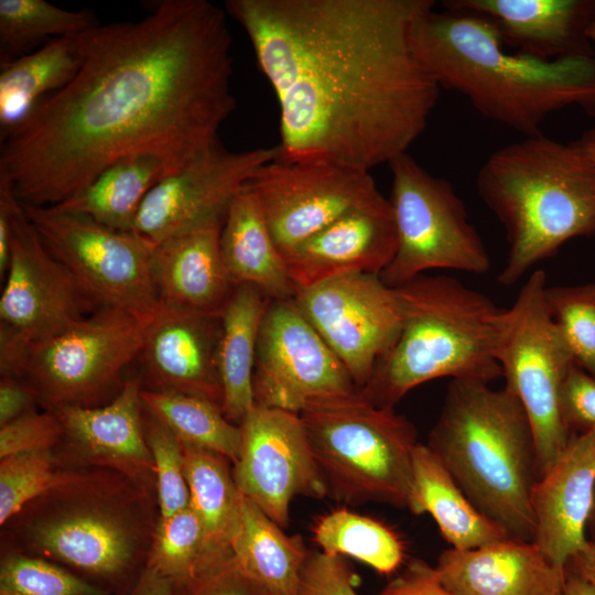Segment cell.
I'll return each mask as SVG.
<instances>
[{
    "mask_svg": "<svg viewBox=\"0 0 595 595\" xmlns=\"http://www.w3.org/2000/svg\"><path fill=\"white\" fill-rule=\"evenodd\" d=\"M227 15L160 0L78 34L79 72L1 142L0 180L23 204L56 206L122 158L155 155L171 175L206 153L236 108Z\"/></svg>",
    "mask_w": 595,
    "mask_h": 595,
    "instance_id": "obj_1",
    "label": "cell"
},
{
    "mask_svg": "<svg viewBox=\"0 0 595 595\" xmlns=\"http://www.w3.org/2000/svg\"><path fill=\"white\" fill-rule=\"evenodd\" d=\"M433 0H227L280 112L278 160L370 171L423 133L440 86L411 45Z\"/></svg>",
    "mask_w": 595,
    "mask_h": 595,
    "instance_id": "obj_2",
    "label": "cell"
},
{
    "mask_svg": "<svg viewBox=\"0 0 595 595\" xmlns=\"http://www.w3.org/2000/svg\"><path fill=\"white\" fill-rule=\"evenodd\" d=\"M442 3V11L434 4L420 13L411 30L412 50L440 88L524 137L570 106L595 117V55L543 61L508 53L489 18Z\"/></svg>",
    "mask_w": 595,
    "mask_h": 595,
    "instance_id": "obj_3",
    "label": "cell"
},
{
    "mask_svg": "<svg viewBox=\"0 0 595 595\" xmlns=\"http://www.w3.org/2000/svg\"><path fill=\"white\" fill-rule=\"evenodd\" d=\"M156 497L108 468L75 477L25 505L2 526L4 549L66 567L111 595L147 566L159 520Z\"/></svg>",
    "mask_w": 595,
    "mask_h": 595,
    "instance_id": "obj_4",
    "label": "cell"
},
{
    "mask_svg": "<svg viewBox=\"0 0 595 595\" xmlns=\"http://www.w3.org/2000/svg\"><path fill=\"white\" fill-rule=\"evenodd\" d=\"M426 445L479 511L510 537L534 541L539 459L530 420L515 394L452 379Z\"/></svg>",
    "mask_w": 595,
    "mask_h": 595,
    "instance_id": "obj_5",
    "label": "cell"
},
{
    "mask_svg": "<svg viewBox=\"0 0 595 595\" xmlns=\"http://www.w3.org/2000/svg\"><path fill=\"white\" fill-rule=\"evenodd\" d=\"M476 190L508 242L500 284H516L570 239L595 236V166L573 145L542 133L494 151Z\"/></svg>",
    "mask_w": 595,
    "mask_h": 595,
    "instance_id": "obj_6",
    "label": "cell"
},
{
    "mask_svg": "<svg viewBox=\"0 0 595 595\" xmlns=\"http://www.w3.org/2000/svg\"><path fill=\"white\" fill-rule=\"evenodd\" d=\"M401 328L359 391L378 407H394L410 390L437 378L487 383L502 377L495 356L499 309L456 278L421 274L394 288Z\"/></svg>",
    "mask_w": 595,
    "mask_h": 595,
    "instance_id": "obj_7",
    "label": "cell"
},
{
    "mask_svg": "<svg viewBox=\"0 0 595 595\" xmlns=\"http://www.w3.org/2000/svg\"><path fill=\"white\" fill-rule=\"evenodd\" d=\"M299 415L327 496L350 506L408 508L419 442L394 407H378L358 390L312 402Z\"/></svg>",
    "mask_w": 595,
    "mask_h": 595,
    "instance_id": "obj_8",
    "label": "cell"
},
{
    "mask_svg": "<svg viewBox=\"0 0 595 595\" xmlns=\"http://www.w3.org/2000/svg\"><path fill=\"white\" fill-rule=\"evenodd\" d=\"M547 274L534 270L495 321V356L505 388L522 404L533 430L540 477L572 436L561 413V389L574 363L545 299Z\"/></svg>",
    "mask_w": 595,
    "mask_h": 595,
    "instance_id": "obj_9",
    "label": "cell"
},
{
    "mask_svg": "<svg viewBox=\"0 0 595 595\" xmlns=\"http://www.w3.org/2000/svg\"><path fill=\"white\" fill-rule=\"evenodd\" d=\"M144 323L113 307L98 306L63 331L23 348L10 372L35 392L45 410L98 407L122 371L138 359Z\"/></svg>",
    "mask_w": 595,
    "mask_h": 595,
    "instance_id": "obj_10",
    "label": "cell"
},
{
    "mask_svg": "<svg viewBox=\"0 0 595 595\" xmlns=\"http://www.w3.org/2000/svg\"><path fill=\"white\" fill-rule=\"evenodd\" d=\"M388 165L397 249L379 274L382 282L398 288L431 269L488 272L486 246L451 182L429 173L408 152Z\"/></svg>",
    "mask_w": 595,
    "mask_h": 595,
    "instance_id": "obj_11",
    "label": "cell"
},
{
    "mask_svg": "<svg viewBox=\"0 0 595 595\" xmlns=\"http://www.w3.org/2000/svg\"><path fill=\"white\" fill-rule=\"evenodd\" d=\"M22 206L44 246L94 304L150 320L160 306L151 273L153 242L58 206Z\"/></svg>",
    "mask_w": 595,
    "mask_h": 595,
    "instance_id": "obj_12",
    "label": "cell"
},
{
    "mask_svg": "<svg viewBox=\"0 0 595 595\" xmlns=\"http://www.w3.org/2000/svg\"><path fill=\"white\" fill-rule=\"evenodd\" d=\"M0 206L10 223V262L0 298V371L28 345L50 337L95 309L67 269L47 250L9 184Z\"/></svg>",
    "mask_w": 595,
    "mask_h": 595,
    "instance_id": "obj_13",
    "label": "cell"
},
{
    "mask_svg": "<svg viewBox=\"0 0 595 595\" xmlns=\"http://www.w3.org/2000/svg\"><path fill=\"white\" fill-rule=\"evenodd\" d=\"M252 389L256 405L298 414L312 402L358 391L293 298L270 301L266 310Z\"/></svg>",
    "mask_w": 595,
    "mask_h": 595,
    "instance_id": "obj_14",
    "label": "cell"
},
{
    "mask_svg": "<svg viewBox=\"0 0 595 595\" xmlns=\"http://www.w3.org/2000/svg\"><path fill=\"white\" fill-rule=\"evenodd\" d=\"M283 256L381 194L370 171L325 161H270L247 182Z\"/></svg>",
    "mask_w": 595,
    "mask_h": 595,
    "instance_id": "obj_15",
    "label": "cell"
},
{
    "mask_svg": "<svg viewBox=\"0 0 595 595\" xmlns=\"http://www.w3.org/2000/svg\"><path fill=\"white\" fill-rule=\"evenodd\" d=\"M293 300L343 363L357 389L364 388L378 360L399 336L397 290L378 274L359 273L296 289Z\"/></svg>",
    "mask_w": 595,
    "mask_h": 595,
    "instance_id": "obj_16",
    "label": "cell"
},
{
    "mask_svg": "<svg viewBox=\"0 0 595 595\" xmlns=\"http://www.w3.org/2000/svg\"><path fill=\"white\" fill-rule=\"evenodd\" d=\"M240 454L232 465L238 490L282 529L294 497L327 496L300 415L253 405L239 424Z\"/></svg>",
    "mask_w": 595,
    "mask_h": 595,
    "instance_id": "obj_17",
    "label": "cell"
},
{
    "mask_svg": "<svg viewBox=\"0 0 595 595\" xmlns=\"http://www.w3.org/2000/svg\"><path fill=\"white\" fill-rule=\"evenodd\" d=\"M277 158V145L231 151L217 142L149 192L133 232L155 245L210 217L225 215L255 172Z\"/></svg>",
    "mask_w": 595,
    "mask_h": 595,
    "instance_id": "obj_18",
    "label": "cell"
},
{
    "mask_svg": "<svg viewBox=\"0 0 595 595\" xmlns=\"http://www.w3.org/2000/svg\"><path fill=\"white\" fill-rule=\"evenodd\" d=\"M140 378L123 381L106 404L52 409L64 430L57 447L75 467H101L127 476L156 497L154 464L143 426Z\"/></svg>",
    "mask_w": 595,
    "mask_h": 595,
    "instance_id": "obj_19",
    "label": "cell"
},
{
    "mask_svg": "<svg viewBox=\"0 0 595 595\" xmlns=\"http://www.w3.org/2000/svg\"><path fill=\"white\" fill-rule=\"evenodd\" d=\"M220 331L219 314L160 303L144 323L138 357L147 383L143 389L197 396L221 408Z\"/></svg>",
    "mask_w": 595,
    "mask_h": 595,
    "instance_id": "obj_20",
    "label": "cell"
},
{
    "mask_svg": "<svg viewBox=\"0 0 595 595\" xmlns=\"http://www.w3.org/2000/svg\"><path fill=\"white\" fill-rule=\"evenodd\" d=\"M397 249L389 198L379 194L283 255L296 289L351 274H380Z\"/></svg>",
    "mask_w": 595,
    "mask_h": 595,
    "instance_id": "obj_21",
    "label": "cell"
},
{
    "mask_svg": "<svg viewBox=\"0 0 595 595\" xmlns=\"http://www.w3.org/2000/svg\"><path fill=\"white\" fill-rule=\"evenodd\" d=\"M594 491L595 430L572 435L533 488V542L559 567L587 541Z\"/></svg>",
    "mask_w": 595,
    "mask_h": 595,
    "instance_id": "obj_22",
    "label": "cell"
},
{
    "mask_svg": "<svg viewBox=\"0 0 595 595\" xmlns=\"http://www.w3.org/2000/svg\"><path fill=\"white\" fill-rule=\"evenodd\" d=\"M455 595H561L565 569L531 541L508 537L468 550L450 548L435 565Z\"/></svg>",
    "mask_w": 595,
    "mask_h": 595,
    "instance_id": "obj_23",
    "label": "cell"
},
{
    "mask_svg": "<svg viewBox=\"0 0 595 595\" xmlns=\"http://www.w3.org/2000/svg\"><path fill=\"white\" fill-rule=\"evenodd\" d=\"M489 18L505 46L543 61L592 56L587 30L595 0H447Z\"/></svg>",
    "mask_w": 595,
    "mask_h": 595,
    "instance_id": "obj_24",
    "label": "cell"
},
{
    "mask_svg": "<svg viewBox=\"0 0 595 595\" xmlns=\"http://www.w3.org/2000/svg\"><path fill=\"white\" fill-rule=\"evenodd\" d=\"M225 217H210L154 245L151 273L160 303L220 313L235 286L220 249Z\"/></svg>",
    "mask_w": 595,
    "mask_h": 595,
    "instance_id": "obj_25",
    "label": "cell"
},
{
    "mask_svg": "<svg viewBox=\"0 0 595 595\" xmlns=\"http://www.w3.org/2000/svg\"><path fill=\"white\" fill-rule=\"evenodd\" d=\"M223 259L234 285L250 284L268 299L294 296L279 251L255 192L246 184L228 206L220 235Z\"/></svg>",
    "mask_w": 595,
    "mask_h": 595,
    "instance_id": "obj_26",
    "label": "cell"
},
{
    "mask_svg": "<svg viewBox=\"0 0 595 595\" xmlns=\"http://www.w3.org/2000/svg\"><path fill=\"white\" fill-rule=\"evenodd\" d=\"M408 509L414 515H431L453 549H475L510 537L475 507L439 457L422 443L416 445L413 455Z\"/></svg>",
    "mask_w": 595,
    "mask_h": 595,
    "instance_id": "obj_27",
    "label": "cell"
},
{
    "mask_svg": "<svg viewBox=\"0 0 595 595\" xmlns=\"http://www.w3.org/2000/svg\"><path fill=\"white\" fill-rule=\"evenodd\" d=\"M258 288L235 285L221 309L218 372L221 411L239 425L255 405L252 378L261 322L270 303Z\"/></svg>",
    "mask_w": 595,
    "mask_h": 595,
    "instance_id": "obj_28",
    "label": "cell"
},
{
    "mask_svg": "<svg viewBox=\"0 0 595 595\" xmlns=\"http://www.w3.org/2000/svg\"><path fill=\"white\" fill-rule=\"evenodd\" d=\"M84 56L78 34L53 40L0 65V140L12 136L47 97L67 86Z\"/></svg>",
    "mask_w": 595,
    "mask_h": 595,
    "instance_id": "obj_29",
    "label": "cell"
},
{
    "mask_svg": "<svg viewBox=\"0 0 595 595\" xmlns=\"http://www.w3.org/2000/svg\"><path fill=\"white\" fill-rule=\"evenodd\" d=\"M180 441V440H178ZM190 506L203 528L204 574L232 558L231 542L239 520V490L232 463L224 455L182 443Z\"/></svg>",
    "mask_w": 595,
    "mask_h": 595,
    "instance_id": "obj_30",
    "label": "cell"
},
{
    "mask_svg": "<svg viewBox=\"0 0 595 595\" xmlns=\"http://www.w3.org/2000/svg\"><path fill=\"white\" fill-rule=\"evenodd\" d=\"M237 566L274 595H295L309 558L300 536H288L239 491V520L231 542Z\"/></svg>",
    "mask_w": 595,
    "mask_h": 595,
    "instance_id": "obj_31",
    "label": "cell"
},
{
    "mask_svg": "<svg viewBox=\"0 0 595 595\" xmlns=\"http://www.w3.org/2000/svg\"><path fill=\"white\" fill-rule=\"evenodd\" d=\"M167 175L162 159L152 154L129 155L104 170L79 194L56 206L118 231H133L144 198Z\"/></svg>",
    "mask_w": 595,
    "mask_h": 595,
    "instance_id": "obj_32",
    "label": "cell"
},
{
    "mask_svg": "<svg viewBox=\"0 0 595 595\" xmlns=\"http://www.w3.org/2000/svg\"><path fill=\"white\" fill-rule=\"evenodd\" d=\"M143 407L182 443L212 450L232 465L240 454L241 432L221 408L204 398L167 391L141 390Z\"/></svg>",
    "mask_w": 595,
    "mask_h": 595,
    "instance_id": "obj_33",
    "label": "cell"
},
{
    "mask_svg": "<svg viewBox=\"0 0 595 595\" xmlns=\"http://www.w3.org/2000/svg\"><path fill=\"white\" fill-rule=\"evenodd\" d=\"M312 532L322 552L354 558L380 574L396 572L405 558L404 543L392 528L345 508L321 516Z\"/></svg>",
    "mask_w": 595,
    "mask_h": 595,
    "instance_id": "obj_34",
    "label": "cell"
},
{
    "mask_svg": "<svg viewBox=\"0 0 595 595\" xmlns=\"http://www.w3.org/2000/svg\"><path fill=\"white\" fill-rule=\"evenodd\" d=\"M98 24L88 10H67L45 0H0V65Z\"/></svg>",
    "mask_w": 595,
    "mask_h": 595,
    "instance_id": "obj_35",
    "label": "cell"
},
{
    "mask_svg": "<svg viewBox=\"0 0 595 595\" xmlns=\"http://www.w3.org/2000/svg\"><path fill=\"white\" fill-rule=\"evenodd\" d=\"M80 468L64 461L57 447L2 458L0 462L1 526L32 500L71 482Z\"/></svg>",
    "mask_w": 595,
    "mask_h": 595,
    "instance_id": "obj_36",
    "label": "cell"
},
{
    "mask_svg": "<svg viewBox=\"0 0 595 595\" xmlns=\"http://www.w3.org/2000/svg\"><path fill=\"white\" fill-rule=\"evenodd\" d=\"M203 543V528L191 506L170 517H159L147 566L185 592L204 575Z\"/></svg>",
    "mask_w": 595,
    "mask_h": 595,
    "instance_id": "obj_37",
    "label": "cell"
},
{
    "mask_svg": "<svg viewBox=\"0 0 595 595\" xmlns=\"http://www.w3.org/2000/svg\"><path fill=\"white\" fill-rule=\"evenodd\" d=\"M0 595H111L66 567L45 559L4 549Z\"/></svg>",
    "mask_w": 595,
    "mask_h": 595,
    "instance_id": "obj_38",
    "label": "cell"
},
{
    "mask_svg": "<svg viewBox=\"0 0 595 595\" xmlns=\"http://www.w3.org/2000/svg\"><path fill=\"white\" fill-rule=\"evenodd\" d=\"M545 299L575 365L595 377V283L547 286Z\"/></svg>",
    "mask_w": 595,
    "mask_h": 595,
    "instance_id": "obj_39",
    "label": "cell"
},
{
    "mask_svg": "<svg viewBox=\"0 0 595 595\" xmlns=\"http://www.w3.org/2000/svg\"><path fill=\"white\" fill-rule=\"evenodd\" d=\"M143 426L154 464L159 515L166 518L190 507L182 445L175 434L145 409Z\"/></svg>",
    "mask_w": 595,
    "mask_h": 595,
    "instance_id": "obj_40",
    "label": "cell"
},
{
    "mask_svg": "<svg viewBox=\"0 0 595 595\" xmlns=\"http://www.w3.org/2000/svg\"><path fill=\"white\" fill-rule=\"evenodd\" d=\"M64 437L62 423L53 411L29 412L0 426V459L11 455L54 450Z\"/></svg>",
    "mask_w": 595,
    "mask_h": 595,
    "instance_id": "obj_41",
    "label": "cell"
},
{
    "mask_svg": "<svg viewBox=\"0 0 595 595\" xmlns=\"http://www.w3.org/2000/svg\"><path fill=\"white\" fill-rule=\"evenodd\" d=\"M295 595H358L343 556L310 552Z\"/></svg>",
    "mask_w": 595,
    "mask_h": 595,
    "instance_id": "obj_42",
    "label": "cell"
},
{
    "mask_svg": "<svg viewBox=\"0 0 595 595\" xmlns=\"http://www.w3.org/2000/svg\"><path fill=\"white\" fill-rule=\"evenodd\" d=\"M560 404L571 435L595 430V377L573 364L561 389Z\"/></svg>",
    "mask_w": 595,
    "mask_h": 595,
    "instance_id": "obj_43",
    "label": "cell"
},
{
    "mask_svg": "<svg viewBox=\"0 0 595 595\" xmlns=\"http://www.w3.org/2000/svg\"><path fill=\"white\" fill-rule=\"evenodd\" d=\"M183 595H274L245 574L234 559L210 570L190 586Z\"/></svg>",
    "mask_w": 595,
    "mask_h": 595,
    "instance_id": "obj_44",
    "label": "cell"
},
{
    "mask_svg": "<svg viewBox=\"0 0 595 595\" xmlns=\"http://www.w3.org/2000/svg\"><path fill=\"white\" fill-rule=\"evenodd\" d=\"M378 595H455L440 580L435 566L411 560Z\"/></svg>",
    "mask_w": 595,
    "mask_h": 595,
    "instance_id": "obj_45",
    "label": "cell"
},
{
    "mask_svg": "<svg viewBox=\"0 0 595 595\" xmlns=\"http://www.w3.org/2000/svg\"><path fill=\"white\" fill-rule=\"evenodd\" d=\"M39 399L30 386L17 377L1 376L0 426L35 410Z\"/></svg>",
    "mask_w": 595,
    "mask_h": 595,
    "instance_id": "obj_46",
    "label": "cell"
},
{
    "mask_svg": "<svg viewBox=\"0 0 595 595\" xmlns=\"http://www.w3.org/2000/svg\"><path fill=\"white\" fill-rule=\"evenodd\" d=\"M184 591L155 569L145 566L136 583L120 595H183Z\"/></svg>",
    "mask_w": 595,
    "mask_h": 595,
    "instance_id": "obj_47",
    "label": "cell"
},
{
    "mask_svg": "<svg viewBox=\"0 0 595 595\" xmlns=\"http://www.w3.org/2000/svg\"><path fill=\"white\" fill-rule=\"evenodd\" d=\"M566 569L583 577L595 593V543H586L567 561Z\"/></svg>",
    "mask_w": 595,
    "mask_h": 595,
    "instance_id": "obj_48",
    "label": "cell"
},
{
    "mask_svg": "<svg viewBox=\"0 0 595 595\" xmlns=\"http://www.w3.org/2000/svg\"><path fill=\"white\" fill-rule=\"evenodd\" d=\"M10 262V223L7 210L0 206V277L4 279Z\"/></svg>",
    "mask_w": 595,
    "mask_h": 595,
    "instance_id": "obj_49",
    "label": "cell"
},
{
    "mask_svg": "<svg viewBox=\"0 0 595 595\" xmlns=\"http://www.w3.org/2000/svg\"><path fill=\"white\" fill-rule=\"evenodd\" d=\"M561 595H595V593L583 577L565 567V582Z\"/></svg>",
    "mask_w": 595,
    "mask_h": 595,
    "instance_id": "obj_50",
    "label": "cell"
},
{
    "mask_svg": "<svg viewBox=\"0 0 595 595\" xmlns=\"http://www.w3.org/2000/svg\"><path fill=\"white\" fill-rule=\"evenodd\" d=\"M572 143L595 166V127L585 130Z\"/></svg>",
    "mask_w": 595,
    "mask_h": 595,
    "instance_id": "obj_51",
    "label": "cell"
},
{
    "mask_svg": "<svg viewBox=\"0 0 595 595\" xmlns=\"http://www.w3.org/2000/svg\"><path fill=\"white\" fill-rule=\"evenodd\" d=\"M585 534L587 541L595 543V491L591 513L586 523Z\"/></svg>",
    "mask_w": 595,
    "mask_h": 595,
    "instance_id": "obj_52",
    "label": "cell"
},
{
    "mask_svg": "<svg viewBox=\"0 0 595 595\" xmlns=\"http://www.w3.org/2000/svg\"><path fill=\"white\" fill-rule=\"evenodd\" d=\"M587 36L591 42H594L595 43V19L594 21L591 23L588 30H587Z\"/></svg>",
    "mask_w": 595,
    "mask_h": 595,
    "instance_id": "obj_53",
    "label": "cell"
}]
</instances>
